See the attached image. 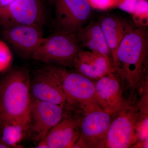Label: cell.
<instances>
[{"instance_id": "1", "label": "cell", "mask_w": 148, "mask_h": 148, "mask_svg": "<svg viewBox=\"0 0 148 148\" xmlns=\"http://www.w3.org/2000/svg\"><path fill=\"white\" fill-rule=\"evenodd\" d=\"M148 31L136 25L120 43L112 58L114 71L132 91L140 87L147 74Z\"/></svg>"}, {"instance_id": "2", "label": "cell", "mask_w": 148, "mask_h": 148, "mask_svg": "<svg viewBox=\"0 0 148 148\" xmlns=\"http://www.w3.org/2000/svg\"><path fill=\"white\" fill-rule=\"evenodd\" d=\"M30 81L29 71L24 68L11 70L0 81V126L13 123L28 124Z\"/></svg>"}, {"instance_id": "3", "label": "cell", "mask_w": 148, "mask_h": 148, "mask_svg": "<svg viewBox=\"0 0 148 148\" xmlns=\"http://www.w3.org/2000/svg\"><path fill=\"white\" fill-rule=\"evenodd\" d=\"M81 50L76 33L55 32L49 36L44 38L32 58L46 64L71 66L73 65L74 58Z\"/></svg>"}, {"instance_id": "4", "label": "cell", "mask_w": 148, "mask_h": 148, "mask_svg": "<svg viewBox=\"0 0 148 148\" xmlns=\"http://www.w3.org/2000/svg\"><path fill=\"white\" fill-rule=\"evenodd\" d=\"M46 69L60 83L66 95V102L79 104L83 109L99 106L95 82L92 80L77 72L69 71L63 67L51 66Z\"/></svg>"}, {"instance_id": "5", "label": "cell", "mask_w": 148, "mask_h": 148, "mask_svg": "<svg viewBox=\"0 0 148 148\" xmlns=\"http://www.w3.org/2000/svg\"><path fill=\"white\" fill-rule=\"evenodd\" d=\"M84 110L79 137L73 148H105L107 132L114 115L99 106Z\"/></svg>"}, {"instance_id": "6", "label": "cell", "mask_w": 148, "mask_h": 148, "mask_svg": "<svg viewBox=\"0 0 148 148\" xmlns=\"http://www.w3.org/2000/svg\"><path fill=\"white\" fill-rule=\"evenodd\" d=\"M54 10L56 32L75 34L92 17V8L88 0H51Z\"/></svg>"}, {"instance_id": "7", "label": "cell", "mask_w": 148, "mask_h": 148, "mask_svg": "<svg viewBox=\"0 0 148 148\" xmlns=\"http://www.w3.org/2000/svg\"><path fill=\"white\" fill-rule=\"evenodd\" d=\"M64 106L32 98L28 113V135L40 142L63 118Z\"/></svg>"}, {"instance_id": "8", "label": "cell", "mask_w": 148, "mask_h": 148, "mask_svg": "<svg viewBox=\"0 0 148 148\" xmlns=\"http://www.w3.org/2000/svg\"><path fill=\"white\" fill-rule=\"evenodd\" d=\"M116 115L107 132L105 148L130 147L139 139L138 114L127 106Z\"/></svg>"}, {"instance_id": "9", "label": "cell", "mask_w": 148, "mask_h": 148, "mask_svg": "<svg viewBox=\"0 0 148 148\" xmlns=\"http://www.w3.org/2000/svg\"><path fill=\"white\" fill-rule=\"evenodd\" d=\"M0 21L3 26L36 25L43 27L45 14L40 0H14L0 8Z\"/></svg>"}, {"instance_id": "10", "label": "cell", "mask_w": 148, "mask_h": 148, "mask_svg": "<svg viewBox=\"0 0 148 148\" xmlns=\"http://www.w3.org/2000/svg\"><path fill=\"white\" fill-rule=\"evenodd\" d=\"M2 35L20 55L32 57L44 38L42 27L36 25L13 24L3 26Z\"/></svg>"}, {"instance_id": "11", "label": "cell", "mask_w": 148, "mask_h": 148, "mask_svg": "<svg viewBox=\"0 0 148 148\" xmlns=\"http://www.w3.org/2000/svg\"><path fill=\"white\" fill-rule=\"evenodd\" d=\"M82 118L66 116L52 128L36 148H73L80 136Z\"/></svg>"}, {"instance_id": "12", "label": "cell", "mask_w": 148, "mask_h": 148, "mask_svg": "<svg viewBox=\"0 0 148 148\" xmlns=\"http://www.w3.org/2000/svg\"><path fill=\"white\" fill-rule=\"evenodd\" d=\"M95 85L97 101L102 108L116 115L127 106L114 71L97 80Z\"/></svg>"}, {"instance_id": "13", "label": "cell", "mask_w": 148, "mask_h": 148, "mask_svg": "<svg viewBox=\"0 0 148 148\" xmlns=\"http://www.w3.org/2000/svg\"><path fill=\"white\" fill-rule=\"evenodd\" d=\"M32 98L64 106L66 103V95L60 83L46 68L38 71L30 84Z\"/></svg>"}, {"instance_id": "14", "label": "cell", "mask_w": 148, "mask_h": 148, "mask_svg": "<svg viewBox=\"0 0 148 148\" xmlns=\"http://www.w3.org/2000/svg\"><path fill=\"white\" fill-rule=\"evenodd\" d=\"M73 66L77 72L91 80H98L114 71L108 56L84 49L77 54Z\"/></svg>"}, {"instance_id": "15", "label": "cell", "mask_w": 148, "mask_h": 148, "mask_svg": "<svg viewBox=\"0 0 148 148\" xmlns=\"http://www.w3.org/2000/svg\"><path fill=\"white\" fill-rule=\"evenodd\" d=\"M98 19L113 58L122 40L135 26L114 14L104 13Z\"/></svg>"}, {"instance_id": "16", "label": "cell", "mask_w": 148, "mask_h": 148, "mask_svg": "<svg viewBox=\"0 0 148 148\" xmlns=\"http://www.w3.org/2000/svg\"><path fill=\"white\" fill-rule=\"evenodd\" d=\"M76 35L82 49H86V50L108 57L111 54L98 18H91L87 24L77 31Z\"/></svg>"}, {"instance_id": "17", "label": "cell", "mask_w": 148, "mask_h": 148, "mask_svg": "<svg viewBox=\"0 0 148 148\" xmlns=\"http://www.w3.org/2000/svg\"><path fill=\"white\" fill-rule=\"evenodd\" d=\"M28 124L13 123L0 126L3 141L9 148H21V141L28 135Z\"/></svg>"}, {"instance_id": "18", "label": "cell", "mask_w": 148, "mask_h": 148, "mask_svg": "<svg viewBox=\"0 0 148 148\" xmlns=\"http://www.w3.org/2000/svg\"><path fill=\"white\" fill-rule=\"evenodd\" d=\"M12 60V55L8 45L0 40V72L7 69Z\"/></svg>"}, {"instance_id": "19", "label": "cell", "mask_w": 148, "mask_h": 148, "mask_svg": "<svg viewBox=\"0 0 148 148\" xmlns=\"http://www.w3.org/2000/svg\"><path fill=\"white\" fill-rule=\"evenodd\" d=\"M144 1L145 0H117L116 6L133 14Z\"/></svg>"}, {"instance_id": "20", "label": "cell", "mask_w": 148, "mask_h": 148, "mask_svg": "<svg viewBox=\"0 0 148 148\" xmlns=\"http://www.w3.org/2000/svg\"><path fill=\"white\" fill-rule=\"evenodd\" d=\"M92 8L106 10L116 6L117 0H88Z\"/></svg>"}, {"instance_id": "21", "label": "cell", "mask_w": 148, "mask_h": 148, "mask_svg": "<svg viewBox=\"0 0 148 148\" xmlns=\"http://www.w3.org/2000/svg\"><path fill=\"white\" fill-rule=\"evenodd\" d=\"M14 0H0V8L8 5Z\"/></svg>"}, {"instance_id": "22", "label": "cell", "mask_w": 148, "mask_h": 148, "mask_svg": "<svg viewBox=\"0 0 148 148\" xmlns=\"http://www.w3.org/2000/svg\"><path fill=\"white\" fill-rule=\"evenodd\" d=\"M0 148H9L8 146L3 141L1 131H0Z\"/></svg>"}]
</instances>
